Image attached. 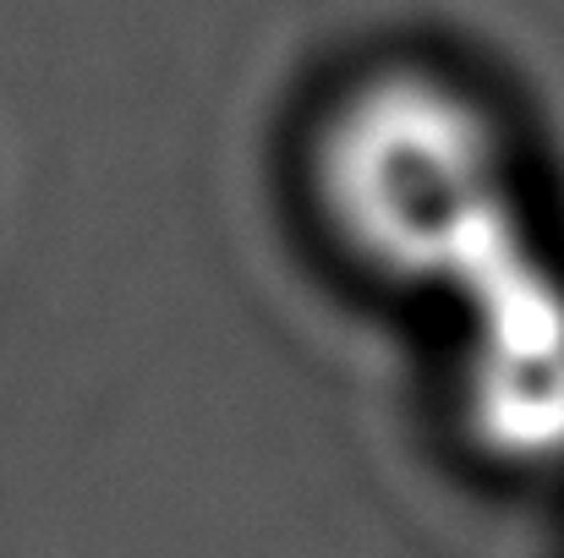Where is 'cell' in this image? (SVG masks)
I'll list each match as a JSON object with an SVG mask.
<instances>
[{"mask_svg":"<svg viewBox=\"0 0 564 558\" xmlns=\"http://www.w3.org/2000/svg\"><path fill=\"white\" fill-rule=\"evenodd\" d=\"M302 192L335 258L373 285L466 296L510 269L499 121L438 66L351 72L307 121Z\"/></svg>","mask_w":564,"mask_h":558,"instance_id":"cell-1","label":"cell"},{"mask_svg":"<svg viewBox=\"0 0 564 558\" xmlns=\"http://www.w3.org/2000/svg\"><path fill=\"white\" fill-rule=\"evenodd\" d=\"M477 302L460 346V411L482 455L505 466L564 460V329L521 296V269L471 285Z\"/></svg>","mask_w":564,"mask_h":558,"instance_id":"cell-2","label":"cell"}]
</instances>
